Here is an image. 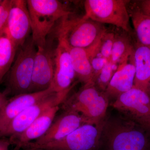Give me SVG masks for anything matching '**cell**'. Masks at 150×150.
<instances>
[{
    "label": "cell",
    "instance_id": "2e32d148",
    "mask_svg": "<svg viewBox=\"0 0 150 150\" xmlns=\"http://www.w3.org/2000/svg\"><path fill=\"white\" fill-rule=\"evenodd\" d=\"M133 54L118 65L105 92L109 100L110 98L116 99L118 96L129 91L134 87L136 70Z\"/></svg>",
    "mask_w": 150,
    "mask_h": 150
},
{
    "label": "cell",
    "instance_id": "ffe728a7",
    "mask_svg": "<svg viewBox=\"0 0 150 150\" xmlns=\"http://www.w3.org/2000/svg\"><path fill=\"white\" fill-rule=\"evenodd\" d=\"M18 48L5 28L0 33V82L11 69Z\"/></svg>",
    "mask_w": 150,
    "mask_h": 150
},
{
    "label": "cell",
    "instance_id": "7a4b0ae2",
    "mask_svg": "<svg viewBox=\"0 0 150 150\" xmlns=\"http://www.w3.org/2000/svg\"><path fill=\"white\" fill-rule=\"evenodd\" d=\"M26 2L33 40L36 47H43L57 22L69 16L71 12L66 4L58 0H27Z\"/></svg>",
    "mask_w": 150,
    "mask_h": 150
},
{
    "label": "cell",
    "instance_id": "7402d4cb",
    "mask_svg": "<svg viewBox=\"0 0 150 150\" xmlns=\"http://www.w3.org/2000/svg\"><path fill=\"white\" fill-rule=\"evenodd\" d=\"M118 67L109 61L103 67L95 82V85L100 91L105 92Z\"/></svg>",
    "mask_w": 150,
    "mask_h": 150
},
{
    "label": "cell",
    "instance_id": "f1b7e54d",
    "mask_svg": "<svg viewBox=\"0 0 150 150\" xmlns=\"http://www.w3.org/2000/svg\"><path fill=\"white\" fill-rule=\"evenodd\" d=\"M19 150H46L44 149L40 148L35 147L31 146H26L24 147L21 148Z\"/></svg>",
    "mask_w": 150,
    "mask_h": 150
},
{
    "label": "cell",
    "instance_id": "4dcf8cb0",
    "mask_svg": "<svg viewBox=\"0 0 150 150\" xmlns=\"http://www.w3.org/2000/svg\"><path fill=\"white\" fill-rule=\"evenodd\" d=\"M150 90V80L149 81V89H148V92H149V91Z\"/></svg>",
    "mask_w": 150,
    "mask_h": 150
},
{
    "label": "cell",
    "instance_id": "4fadbf2b",
    "mask_svg": "<svg viewBox=\"0 0 150 150\" xmlns=\"http://www.w3.org/2000/svg\"><path fill=\"white\" fill-rule=\"evenodd\" d=\"M54 119L48 131L42 137L29 144L41 145L59 141L88 122L81 114L74 110H64ZM89 124V123H88Z\"/></svg>",
    "mask_w": 150,
    "mask_h": 150
},
{
    "label": "cell",
    "instance_id": "4316f807",
    "mask_svg": "<svg viewBox=\"0 0 150 150\" xmlns=\"http://www.w3.org/2000/svg\"><path fill=\"white\" fill-rule=\"evenodd\" d=\"M12 145L9 138L2 137L0 139V150H10V147ZM13 150H15L14 149Z\"/></svg>",
    "mask_w": 150,
    "mask_h": 150
},
{
    "label": "cell",
    "instance_id": "5bb4252c",
    "mask_svg": "<svg viewBox=\"0 0 150 150\" xmlns=\"http://www.w3.org/2000/svg\"><path fill=\"white\" fill-rule=\"evenodd\" d=\"M55 91L52 86L46 90L18 95L11 97L0 110V135L11 121L28 108Z\"/></svg>",
    "mask_w": 150,
    "mask_h": 150
},
{
    "label": "cell",
    "instance_id": "cb8c5ba5",
    "mask_svg": "<svg viewBox=\"0 0 150 150\" xmlns=\"http://www.w3.org/2000/svg\"><path fill=\"white\" fill-rule=\"evenodd\" d=\"M98 46L91 56V63L93 75L92 81L94 84L101 70L108 62H109L100 54L98 52Z\"/></svg>",
    "mask_w": 150,
    "mask_h": 150
},
{
    "label": "cell",
    "instance_id": "d6986e66",
    "mask_svg": "<svg viewBox=\"0 0 150 150\" xmlns=\"http://www.w3.org/2000/svg\"><path fill=\"white\" fill-rule=\"evenodd\" d=\"M131 5L130 6L128 4V12L136 33L137 43L150 47V16L141 9L137 2Z\"/></svg>",
    "mask_w": 150,
    "mask_h": 150
},
{
    "label": "cell",
    "instance_id": "7c38bea8",
    "mask_svg": "<svg viewBox=\"0 0 150 150\" xmlns=\"http://www.w3.org/2000/svg\"><path fill=\"white\" fill-rule=\"evenodd\" d=\"M5 29L18 48L21 47L31 31V21L26 1L12 0Z\"/></svg>",
    "mask_w": 150,
    "mask_h": 150
},
{
    "label": "cell",
    "instance_id": "484cf974",
    "mask_svg": "<svg viewBox=\"0 0 150 150\" xmlns=\"http://www.w3.org/2000/svg\"><path fill=\"white\" fill-rule=\"evenodd\" d=\"M137 2L141 9L150 16V0H143Z\"/></svg>",
    "mask_w": 150,
    "mask_h": 150
},
{
    "label": "cell",
    "instance_id": "d4e9b609",
    "mask_svg": "<svg viewBox=\"0 0 150 150\" xmlns=\"http://www.w3.org/2000/svg\"><path fill=\"white\" fill-rule=\"evenodd\" d=\"M12 0L0 1V33L6 26Z\"/></svg>",
    "mask_w": 150,
    "mask_h": 150
},
{
    "label": "cell",
    "instance_id": "52a82bcc",
    "mask_svg": "<svg viewBox=\"0 0 150 150\" xmlns=\"http://www.w3.org/2000/svg\"><path fill=\"white\" fill-rule=\"evenodd\" d=\"M106 118L96 124H83L59 141L41 145L28 144L26 146L46 150H97L101 142Z\"/></svg>",
    "mask_w": 150,
    "mask_h": 150
},
{
    "label": "cell",
    "instance_id": "ba28073f",
    "mask_svg": "<svg viewBox=\"0 0 150 150\" xmlns=\"http://www.w3.org/2000/svg\"><path fill=\"white\" fill-rule=\"evenodd\" d=\"M71 90L54 91L23 110L11 121L0 137H10L24 131L39 116L54 106L60 105L68 97Z\"/></svg>",
    "mask_w": 150,
    "mask_h": 150
},
{
    "label": "cell",
    "instance_id": "44dd1931",
    "mask_svg": "<svg viewBox=\"0 0 150 150\" xmlns=\"http://www.w3.org/2000/svg\"><path fill=\"white\" fill-rule=\"evenodd\" d=\"M134 48L130 38L126 33H115L110 62L118 66L133 54Z\"/></svg>",
    "mask_w": 150,
    "mask_h": 150
},
{
    "label": "cell",
    "instance_id": "f546056e",
    "mask_svg": "<svg viewBox=\"0 0 150 150\" xmlns=\"http://www.w3.org/2000/svg\"><path fill=\"white\" fill-rule=\"evenodd\" d=\"M146 128H147V129H150V123L149 125H148L146 127Z\"/></svg>",
    "mask_w": 150,
    "mask_h": 150
},
{
    "label": "cell",
    "instance_id": "e0dca14e",
    "mask_svg": "<svg viewBox=\"0 0 150 150\" xmlns=\"http://www.w3.org/2000/svg\"><path fill=\"white\" fill-rule=\"evenodd\" d=\"M99 40L87 48H73L69 46L76 78L78 81L81 83L83 85L93 83V75L91 56L98 46Z\"/></svg>",
    "mask_w": 150,
    "mask_h": 150
},
{
    "label": "cell",
    "instance_id": "ac0fdd59",
    "mask_svg": "<svg viewBox=\"0 0 150 150\" xmlns=\"http://www.w3.org/2000/svg\"><path fill=\"white\" fill-rule=\"evenodd\" d=\"M133 57L136 70L134 86L148 94L150 80V47L136 43Z\"/></svg>",
    "mask_w": 150,
    "mask_h": 150
},
{
    "label": "cell",
    "instance_id": "9c48e42d",
    "mask_svg": "<svg viewBox=\"0 0 150 150\" xmlns=\"http://www.w3.org/2000/svg\"><path fill=\"white\" fill-rule=\"evenodd\" d=\"M112 107L146 128L150 123V97L145 92L133 88L118 97Z\"/></svg>",
    "mask_w": 150,
    "mask_h": 150
},
{
    "label": "cell",
    "instance_id": "8992f818",
    "mask_svg": "<svg viewBox=\"0 0 150 150\" xmlns=\"http://www.w3.org/2000/svg\"><path fill=\"white\" fill-rule=\"evenodd\" d=\"M125 0H86L83 17L101 23L115 25L127 33L131 32L130 16Z\"/></svg>",
    "mask_w": 150,
    "mask_h": 150
},
{
    "label": "cell",
    "instance_id": "5b68a950",
    "mask_svg": "<svg viewBox=\"0 0 150 150\" xmlns=\"http://www.w3.org/2000/svg\"><path fill=\"white\" fill-rule=\"evenodd\" d=\"M70 16L61 19L55 28V33L62 35L70 47L89 48L99 40L107 30L102 24L91 19L83 16L70 19Z\"/></svg>",
    "mask_w": 150,
    "mask_h": 150
},
{
    "label": "cell",
    "instance_id": "6da1fadb",
    "mask_svg": "<svg viewBox=\"0 0 150 150\" xmlns=\"http://www.w3.org/2000/svg\"><path fill=\"white\" fill-rule=\"evenodd\" d=\"M141 125L127 117L107 118L101 142L108 150H150V141Z\"/></svg>",
    "mask_w": 150,
    "mask_h": 150
},
{
    "label": "cell",
    "instance_id": "9a60e30c",
    "mask_svg": "<svg viewBox=\"0 0 150 150\" xmlns=\"http://www.w3.org/2000/svg\"><path fill=\"white\" fill-rule=\"evenodd\" d=\"M59 109L60 105L51 108L39 116L24 131L8 138L12 145H14L15 149L19 150L44 135L56 118Z\"/></svg>",
    "mask_w": 150,
    "mask_h": 150
},
{
    "label": "cell",
    "instance_id": "603a6c76",
    "mask_svg": "<svg viewBox=\"0 0 150 150\" xmlns=\"http://www.w3.org/2000/svg\"><path fill=\"white\" fill-rule=\"evenodd\" d=\"M115 34L114 33L108 32L106 30L100 40L98 52L103 57L109 61L111 57Z\"/></svg>",
    "mask_w": 150,
    "mask_h": 150
},
{
    "label": "cell",
    "instance_id": "3957f363",
    "mask_svg": "<svg viewBox=\"0 0 150 150\" xmlns=\"http://www.w3.org/2000/svg\"><path fill=\"white\" fill-rule=\"evenodd\" d=\"M109 100L105 93L90 83L83 86L61 105L64 110L79 113L89 124H96L106 118Z\"/></svg>",
    "mask_w": 150,
    "mask_h": 150
},
{
    "label": "cell",
    "instance_id": "83f0119b",
    "mask_svg": "<svg viewBox=\"0 0 150 150\" xmlns=\"http://www.w3.org/2000/svg\"><path fill=\"white\" fill-rule=\"evenodd\" d=\"M8 100L4 94L0 92V110L5 105Z\"/></svg>",
    "mask_w": 150,
    "mask_h": 150
},
{
    "label": "cell",
    "instance_id": "30bf717a",
    "mask_svg": "<svg viewBox=\"0 0 150 150\" xmlns=\"http://www.w3.org/2000/svg\"><path fill=\"white\" fill-rule=\"evenodd\" d=\"M57 44L54 51V73L51 86L56 92L66 91L76 85V74L69 46L62 35L55 33Z\"/></svg>",
    "mask_w": 150,
    "mask_h": 150
},
{
    "label": "cell",
    "instance_id": "8fae6325",
    "mask_svg": "<svg viewBox=\"0 0 150 150\" xmlns=\"http://www.w3.org/2000/svg\"><path fill=\"white\" fill-rule=\"evenodd\" d=\"M54 41L47 38L43 47H37L33 74L30 93L46 90L51 86L54 73Z\"/></svg>",
    "mask_w": 150,
    "mask_h": 150
},
{
    "label": "cell",
    "instance_id": "277c9868",
    "mask_svg": "<svg viewBox=\"0 0 150 150\" xmlns=\"http://www.w3.org/2000/svg\"><path fill=\"white\" fill-rule=\"evenodd\" d=\"M20 48L13 65L8 71L4 94L11 97L28 93L31 89L34 60L37 47L29 36Z\"/></svg>",
    "mask_w": 150,
    "mask_h": 150
}]
</instances>
